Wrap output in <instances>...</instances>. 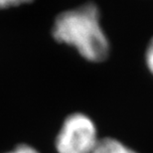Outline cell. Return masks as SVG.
<instances>
[{"label": "cell", "instance_id": "obj_1", "mask_svg": "<svg viewBox=\"0 0 153 153\" xmlns=\"http://www.w3.org/2000/svg\"><path fill=\"white\" fill-rule=\"evenodd\" d=\"M58 43L73 46L85 60L100 63L108 57L111 45L100 26V9L93 2L64 11L52 28Z\"/></svg>", "mask_w": 153, "mask_h": 153}, {"label": "cell", "instance_id": "obj_2", "mask_svg": "<svg viewBox=\"0 0 153 153\" xmlns=\"http://www.w3.org/2000/svg\"><path fill=\"white\" fill-rule=\"evenodd\" d=\"M99 138L93 120L84 114H73L64 122L56 139L59 153H93Z\"/></svg>", "mask_w": 153, "mask_h": 153}, {"label": "cell", "instance_id": "obj_3", "mask_svg": "<svg viewBox=\"0 0 153 153\" xmlns=\"http://www.w3.org/2000/svg\"><path fill=\"white\" fill-rule=\"evenodd\" d=\"M93 153H136L114 138L99 139Z\"/></svg>", "mask_w": 153, "mask_h": 153}, {"label": "cell", "instance_id": "obj_4", "mask_svg": "<svg viewBox=\"0 0 153 153\" xmlns=\"http://www.w3.org/2000/svg\"><path fill=\"white\" fill-rule=\"evenodd\" d=\"M145 62H146V65H147V68L149 69V71H150L151 74L153 75V38L151 39V41L149 42L147 49H146Z\"/></svg>", "mask_w": 153, "mask_h": 153}, {"label": "cell", "instance_id": "obj_5", "mask_svg": "<svg viewBox=\"0 0 153 153\" xmlns=\"http://www.w3.org/2000/svg\"><path fill=\"white\" fill-rule=\"evenodd\" d=\"M33 0H0V9L15 7V6L26 4V3H30Z\"/></svg>", "mask_w": 153, "mask_h": 153}, {"label": "cell", "instance_id": "obj_6", "mask_svg": "<svg viewBox=\"0 0 153 153\" xmlns=\"http://www.w3.org/2000/svg\"><path fill=\"white\" fill-rule=\"evenodd\" d=\"M8 153H39V152L36 150L35 148L31 147V146L23 144V145L17 146L13 151L8 152Z\"/></svg>", "mask_w": 153, "mask_h": 153}]
</instances>
